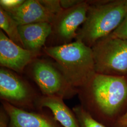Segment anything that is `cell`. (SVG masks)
Segmentation results:
<instances>
[{
  "mask_svg": "<svg viewBox=\"0 0 127 127\" xmlns=\"http://www.w3.org/2000/svg\"><path fill=\"white\" fill-rule=\"evenodd\" d=\"M81 106L89 114L111 117L127 101V76L95 73L78 90Z\"/></svg>",
  "mask_w": 127,
  "mask_h": 127,
  "instance_id": "cell-1",
  "label": "cell"
},
{
  "mask_svg": "<svg viewBox=\"0 0 127 127\" xmlns=\"http://www.w3.org/2000/svg\"><path fill=\"white\" fill-rule=\"evenodd\" d=\"M43 50L55 61V64L70 86L78 90L95 73L93 54L91 47L81 41L63 45L45 46Z\"/></svg>",
  "mask_w": 127,
  "mask_h": 127,
  "instance_id": "cell-2",
  "label": "cell"
},
{
  "mask_svg": "<svg viewBox=\"0 0 127 127\" xmlns=\"http://www.w3.org/2000/svg\"><path fill=\"white\" fill-rule=\"evenodd\" d=\"M86 21L78 30L75 40L91 47L111 34L127 14V0H88Z\"/></svg>",
  "mask_w": 127,
  "mask_h": 127,
  "instance_id": "cell-3",
  "label": "cell"
},
{
  "mask_svg": "<svg viewBox=\"0 0 127 127\" xmlns=\"http://www.w3.org/2000/svg\"><path fill=\"white\" fill-rule=\"evenodd\" d=\"M95 73L127 76V41L111 34L96 41L91 47Z\"/></svg>",
  "mask_w": 127,
  "mask_h": 127,
  "instance_id": "cell-4",
  "label": "cell"
},
{
  "mask_svg": "<svg viewBox=\"0 0 127 127\" xmlns=\"http://www.w3.org/2000/svg\"><path fill=\"white\" fill-rule=\"evenodd\" d=\"M42 95L17 73L0 69V97L14 106L28 111H38L37 103Z\"/></svg>",
  "mask_w": 127,
  "mask_h": 127,
  "instance_id": "cell-5",
  "label": "cell"
},
{
  "mask_svg": "<svg viewBox=\"0 0 127 127\" xmlns=\"http://www.w3.org/2000/svg\"><path fill=\"white\" fill-rule=\"evenodd\" d=\"M30 65L32 79L42 95L59 96L64 99L78 94V90L70 85L55 64L37 58Z\"/></svg>",
  "mask_w": 127,
  "mask_h": 127,
  "instance_id": "cell-6",
  "label": "cell"
},
{
  "mask_svg": "<svg viewBox=\"0 0 127 127\" xmlns=\"http://www.w3.org/2000/svg\"><path fill=\"white\" fill-rule=\"evenodd\" d=\"M89 7L88 0L82 2L73 8L64 9L54 18L52 31L48 38L51 39L49 46L70 43L76 38L79 27L86 21Z\"/></svg>",
  "mask_w": 127,
  "mask_h": 127,
  "instance_id": "cell-7",
  "label": "cell"
},
{
  "mask_svg": "<svg viewBox=\"0 0 127 127\" xmlns=\"http://www.w3.org/2000/svg\"><path fill=\"white\" fill-rule=\"evenodd\" d=\"M39 55L18 45L10 40L4 32L0 31V64L2 67L7 68L21 74L25 68L30 64Z\"/></svg>",
  "mask_w": 127,
  "mask_h": 127,
  "instance_id": "cell-8",
  "label": "cell"
},
{
  "mask_svg": "<svg viewBox=\"0 0 127 127\" xmlns=\"http://www.w3.org/2000/svg\"><path fill=\"white\" fill-rule=\"evenodd\" d=\"M9 118L8 127H63L53 117L43 110L28 111L1 100Z\"/></svg>",
  "mask_w": 127,
  "mask_h": 127,
  "instance_id": "cell-9",
  "label": "cell"
},
{
  "mask_svg": "<svg viewBox=\"0 0 127 127\" xmlns=\"http://www.w3.org/2000/svg\"><path fill=\"white\" fill-rule=\"evenodd\" d=\"M52 31V25L47 22L18 26V31L24 48L38 55L45 47Z\"/></svg>",
  "mask_w": 127,
  "mask_h": 127,
  "instance_id": "cell-10",
  "label": "cell"
},
{
  "mask_svg": "<svg viewBox=\"0 0 127 127\" xmlns=\"http://www.w3.org/2000/svg\"><path fill=\"white\" fill-rule=\"evenodd\" d=\"M7 13L18 26L42 22L52 24L55 18L39 0H25L18 8Z\"/></svg>",
  "mask_w": 127,
  "mask_h": 127,
  "instance_id": "cell-11",
  "label": "cell"
},
{
  "mask_svg": "<svg viewBox=\"0 0 127 127\" xmlns=\"http://www.w3.org/2000/svg\"><path fill=\"white\" fill-rule=\"evenodd\" d=\"M49 109L55 120L63 127H81L75 114L59 96H46L41 95L37 103L38 111L43 108Z\"/></svg>",
  "mask_w": 127,
  "mask_h": 127,
  "instance_id": "cell-12",
  "label": "cell"
},
{
  "mask_svg": "<svg viewBox=\"0 0 127 127\" xmlns=\"http://www.w3.org/2000/svg\"><path fill=\"white\" fill-rule=\"evenodd\" d=\"M0 27L10 40L23 48V43L18 31V25L9 14L0 7Z\"/></svg>",
  "mask_w": 127,
  "mask_h": 127,
  "instance_id": "cell-13",
  "label": "cell"
},
{
  "mask_svg": "<svg viewBox=\"0 0 127 127\" xmlns=\"http://www.w3.org/2000/svg\"><path fill=\"white\" fill-rule=\"evenodd\" d=\"M72 110L81 127H107L93 118L81 105L75 106Z\"/></svg>",
  "mask_w": 127,
  "mask_h": 127,
  "instance_id": "cell-14",
  "label": "cell"
},
{
  "mask_svg": "<svg viewBox=\"0 0 127 127\" xmlns=\"http://www.w3.org/2000/svg\"><path fill=\"white\" fill-rule=\"evenodd\" d=\"M41 4L51 13L56 17L64 9L61 6L60 0H39Z\"/></svg>",
  "mask_w": 127,
  "mask_h": 127,
  "instance_id": "cell-15",
  "label": "cell"
},
{
  "mask_svg": "<svg viewBox=\"0 0 127 127\" xmlns=\"http://www.w3.org/2000/svg\"><path fill=\"white\" fill-rule=\"evenodd\" d=\"M25 1L24 0H0V7L5 11L9 12L18 8Z\"/></svg>",
  "mask_w": 127,
  "mask_h": 127,
  "instance_id": "cell-16",
  "label": "cell"
},
{
  "mask_svg": "<svg viewBox=\"0 0 127 127\" xmlns=\"http://www.w3.org/2000/svg\"><path fill=\"white\" fill-rule=\"evenodd\" d=\"M111 34L115 37L127 41V14L122 23Z\"/></svg>",
  "mask_w": 127,
  "mask_h": 127,
  "instance_id": "cell-17",
  "label": "cell"
},
{
  "mask_svg": "<svg viewBox=\"0 0 127 127\" xmlns=\"http://www.w3.org/2000/svg\"><path fill=\"white\" fill-rule=\"evenodd\" d=\"M82 1V0H61L60 4L63 9H68L80 3Z\"/></svg>",
  "mask_w": 127,
  "mask_h": 127,
  "instance_id": "cell-18",
  "label": "cell"
},
{
  "mask_svg": "<svg viewBox=\"0 0 127 127\" xmlns=\"http://www.w3.org/2000/svg\"><path fill=\"white\" fill-rule=\"evenodd\" d=\"M8 115L1 106L0 109V127H8Z\"/></svg>",
  "mask_w": 127,
  "mask_h": 127,
  "instance_id": "cell-19",
  "label": "cell"
},
{
  "mask_svg": "<svg viewBox=\"0 0 127 127\" xmlns=\"http://www.w3.org/2000/svg\"><path fill=\"white\" fill-rule=\"evenodd\" d=\"M121 120H122V122L123 124H127V111L126 112V113L124 115V116H123L122 118L121 119Z\"/></svg>",
  "mask_w": 127,
  "mask_h": 127,
  "instance_id": "cell-20",
  "label": "cell"
},
{
  "mask_svg": "<svg viewBox=\"0 0 127 127\" xmlns=\"http://www.w3.org/2000/svg\"><path fill=\"white\" fill-rule=\"evenodd\" d=\"M127 125V126H126V127H127V125Z\"/></svg>",
  "mask_w": 127,
  "mask_h": 127,
  "instance_id": "cell-21",
  "label": "cell"
}]
</instances>
